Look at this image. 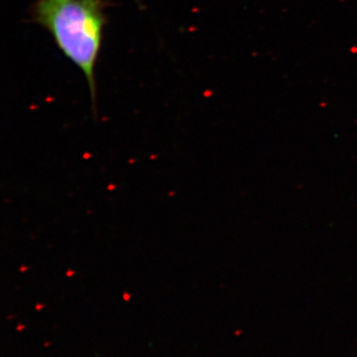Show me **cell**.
I'll list each match as a JSON object with an SVG mask.
<instances>
[{
    "label": "cell",
    "instance_id": "6da1fadb",
    "mask_svg": "<svg viewBox=\"0 0 357 357\" xmlns=\"http://www.w3.org/2000/svg\"><path fill=\"white\" fill-rule=\"evenodd\" d=\"M103 0H37L33 20L53 36L57 47L78 66L96 96L95 66L106 23Z\"/></svg>",
    "mask_w": 357,
    "mask_h": 357
}]
</instances>
